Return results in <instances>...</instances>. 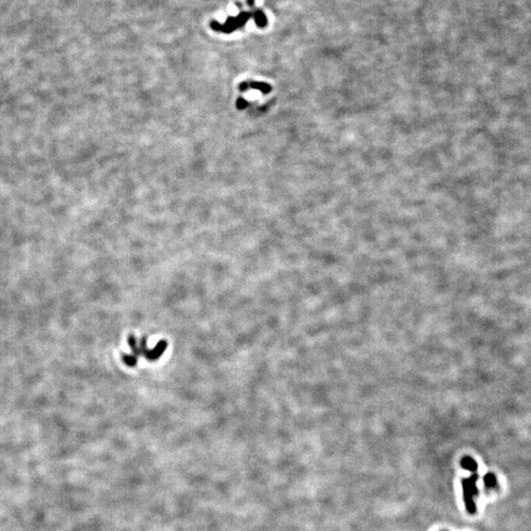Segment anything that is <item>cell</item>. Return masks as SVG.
I'll return each mask as SVG.
<instances>
[{
	"instance_id": "1",
	"label": "cell",
	"mask_w": 531,
	"mask_h": 531,
	"mask_svg": "<svg viewBox=\"0 0 531 531\" xmlns=\"http://www.w3.org/2000/svg\"><path fill=\"white\" fill-rule=\"evenodd\" d=\"M142 344L140 345L142 350L137 347V342H136V339L134 336H130L129 337V345L133 350V355H123V361L125 364L129 365V366H133L136 364V357L139 355V354H145L147 357V359L149 360H157L159 359V357L163 354V352L165 351V348H166V342H161V344L159 346H157V348L153 350H148V349H145V342H141Z\"/></svg>"
},
{
	"instance_id": "2",
	"label": "cell",
	"mask_w": 531,
	"mask_h": 531,
	"mask_svg": "<svg viewBox=\"0 0 531 531\" xmlns=\"http://www.w3.org/2000/svg\"><path fill=\"white\" fill-rule=\"evenodd\" d=\"M478 479H479V475L474 473L471 476L467 478H463L461 480V487H462V494H463L465 509L467 513L470 514H474L477 510L474 498L479 495V491L476 485Z\"/></svg>"
},
{
	"instance_id": "3",
	"label": "cell",
	"mask_w": 531,
	"mask_h": 531,
	"mask_svg": "<svg viewBox=\"0 0 531 531\" xmlns=\"http://www.w3.org/2000/svg\"><path fill=\"white\" fill-rule=\"evenodd\" d=\"M239 88H240L241 92L246 91L248 88L259 90L264 93H269L272 91V87L269 84L262 83V82L261 83L260 82H252V83H249V84L248 83H242L240 85Z\"/></svg>"
},
{
	"instance_id": "4",
	"label": "cell",
	"mask_w": 531,
	"mask_h": 531,
	"mask_svg": "<svg viewBox=\"0 0 531 531\" xmlns=\"http://www.w3.org/2000/svg\"><path fill=\"white\" fill-rule=\"evenodd\" d=\"M483 482H484V486L487 490L499 489V482H498L497 476L492 472H488L485 474L483 478Z\"/></svg>"
},
{
	"instance_id": "5",
	"label": "cell",
	"mask_w": 531,
	"mask_h": 531,
	"mask_svg": "<svg viewBox=\"0 0 531 531\" xmlns=\"http://www.w3.org/2000/svg\"><path fill=\"white\" fill-rule=\"evenodd\" d=\"M460 465L463 469L470 472H474V473L477 471V468H478L477 462L471 457H468V456L461 458Z\"/></svg>"
},
{
	"instance_id": "6",
	"label": "cell",
	"mask_w": 531,
	"mask_h": 531,
	"mask_svg": "<svg viewBox=\"0 0 531 531\" xmlns=\"http://www.w3.org/2000/svg\"><path fill=\"white\" fill-rule=\"evenodd\" d=\"M247 106H248V103L246 101H244V99H242V98L238 99V101L236 103V107H237L238 110H244Z\"/></svg>"
},
{
	"instance_id": "7",
	"label": "cell",
	"mask_w": 531,
	"mask_h": 531,
	"mask_svg": "<svg viewBox=\"0 0 531 531\" xmlns=\"http://www.w3.org/2000/svg\"><path fill=\"white\" fill-rule=\"evenodd\" d=\"M443 531H446V530H443Z\"/></svg>"
}]
</instances>
